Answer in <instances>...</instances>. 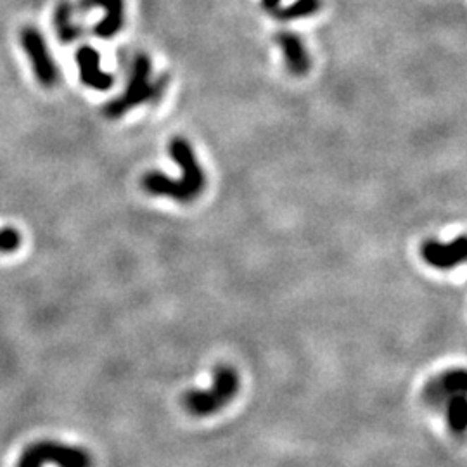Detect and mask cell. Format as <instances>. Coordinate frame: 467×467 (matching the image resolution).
I'll use <instances>...</instances> for the list:
<instances>
[{
	"label": "cell",
	"instance_id": "6da1fadb",
	"mask_svg": "<svg viewBox=\"0 0 467 467\" xmlns=\"http://www.w3.org/2000/svg\"><path fill=\"white\" fill-rule=\"evenodd\" d=\"M170 156L182 170V177L170 178L159 171H151L142 177V189L151 196L171 198L177 202H193L201 196L206 186V175L199 166L193 147L182 137H175L170 142Z\"/></svg>",
	"mask_w": 467,
	"mask_h": 467
},
{
	"label": "cell",
	"instance_id": "7a4b0ae2",
	"mask_svg": "<svg viewBox=\"0 0 467 467\" xmlns=\"http://www.w3.org/2000/svg\"><path fill=\"white\" fill-rule=\"evenodd\" d=\"M239 372L231 365H218L213 372L212 388L190 389L183 395L182 405L194 417L213 416L231 404L239 393Z\"/></svg>",
	"mask_w": 467,
	"mask_h": 467
},
{
	"label": "cell",
	"instance_id": "3957f363",
	"mask_svg": "<svg viewBox=\"0 0 467 467\" xmlns=\"http://www.w3.org/2000/svg\"><path fill=\"white\" fill-rule=\"evenodd\" d=\"M151 59L145 54H137L135 59L132 63V70H130L128 83H126V89L120 97L113 99L106 104L104 108V116L109 120H118L123 114L128 113L130 109L137 108L142 102L152 101V99L158 97L162 94V87L164 85L163 80L159 82H152L151 80Z\"/></svg>",
	"mask_w": 467,
	"mask_h": 467
},
{
	"label": "cell",
	"instance_id": "277c9868",
	"mask_svg": "<svg viewBox=\"0 0 467 467\" xmlns=\"http://www.w3.org/2000/svg\"><path fill=\"white\" fill-rule=\"evenodd\" d=\"M94 467V459L82 447L66 445L54 439H42L26 447L18 459L16 467Z\"/></svg>",
	"mask_w": 467,
	"mask_h": 467
},
{
	"label": "cell",
	"instance_id": "5b68a950",
	"mask_svg": "<svg viewBox=\"0 0 467 467\" xmlns=\"http://www.w3.org/2000/svg\"><path fill=\"white\" fill-rule=\"evenodd\" d=\"M19 42L32 63L38 83L44 87H54L59 80V68H57L54 57L49 52L47 42L40 30L35 26H25L19 33Z\"/></svg>",
	"mask_w": 467,
	"mask_h": 467
},
{
	"label": "cell",
	"instance_id": "8992f818",
	"mask_svg": "<svg viewBox=\"0 0 467 467\" xmlns=\"http://www.w3.org/2000/svg\"><path fill=\"white\" fill-rule=\"evenodd\" d=\"M420 256L427 265L439 270H450L466 262L467 258V239L459 236L449 243H439L436 239L424 241L420 246Z\"/></svg>",
	"mask_w": 467,
	"mask_h": 467
},
{
	"label": "cell",
	"instance_id": "52a82bcc",
	"mask_svg": "<svg viewBox=\"0 0 467 467\" xmlns=\"http://www.w3.org/2000/svg\"><path fill=\"white\" fill-rule=\"evenodd\" d=\"M94 7L104 11V18L94 26V35L102 40L116 37L125 23V0H78L75 11L87 13Z\"/></svg>",
	"mask_w": 467,
	"mask_h": 467
},
{
	"label": "cell",
	"instance_id": "ba28073f",
	"mask_svg": "<svg viewBox=\"0 0 467 467\" xmlns=\"http://www.w3.org/2000/svg\"><path fill=\"white\" fill-rule=\"evenodd\" d=\"M80 80L90 89L104 92L114 85V76L101 68V56L90 45H82L75 54Z\"/></svg>",
	"mask_w": 467,
	"mask_h": 467
},
{
	"label": "cell",
	"instance_id": "9c48e42d",
	"mask_svg": "<svg viewBox=\"0 0 467 467\" xmlns=\"http://www.w3.org/2000/svg\"><path fill=\"white\" fill-rule=\"evenodd\" d=\"M467 389V376L464 369H454L430 381L424 388V401L431 407L445 405V401L454 395H462Z\"/></svg>",
	"mask_w": 467,
	"mask_h": 467
},
{
	"label": "cell",
	"instance_id": "30bf717a",
	"mask_svg": "<svg viewBox=\"0 0 467 467\" xmlns=\"http://www.w3.org/2000/svg\"><path fill=\"white\" fill-rule=\"evenodd\" d=\"M279 47H281L282 56H284L286 68H288L291 75L294 76H305L312 68V61H310L308 51L305 47V42L301 40L300 35L294 32H281L275 37Z\"/></svg>",
	"mask_w": 467,
	"mask_h": 467
},
{
	"label": "cell",
	"instance_id": "8fae6325",
	"mask_svg": "<svg viewBox=\"0 0 467 467\" xmlns=\"http://www.w3.org/2000/svg\"><path fill=\"white\" fill-rule=\"evenodd\" d=\"M75 13H76L75 6H73L70 0H61L54 9V18H52V21H54L57 37H59V40L63 42V44H71V42H75L76 38L82 37L83 33V30L73 21Z\"/></svg>",
	"mask_w": 467,
	"mask_h": 467
},
{
	"label": "cell",
	"instance_id": "7c38bea8",
	"mask_svg": "<svg viewBox=\"0 0 467 467\" xmlns=\"http://www.w3.org/2000/svg\"><path fill=\"white\" fill-rule=\"evenodd\" d=\"M447 423L455 435L462 436L466 432L467 426V398L466 393L462 395H454L445 401Z\"/></svg>",
	"mask_w": 467,
	"mask_h": 467
},
{
	"label": "cell",
	"instance_id": "4fadbf2b",
	"mask_svg": "<svg viewBox=\"0 0 467 467\" xmlns=\"http://www.w3.org/2000/svg\"><path fill=\"white\" fill-rule=\"evenodd\" d=\"M320 9V0H294L288 7H279L275 11V16L282 21H293V19H301L313 16L319 13Z\"/></svg>",
	"mask_w": 467,
	"mask_h": 467
},
{
	"label": "cell",
	"instance_id": "5bb4252c",
	"mask_svg": "<svg viewBox=\"0 0 467 467\" xmlns=\"http://www.w3.org/2000/svg\"><path fill=\"white\" fill-rule=\"evenodd\" d=\"M21 246V233L14 227H2L0 229V253L7 255V253H14Z\"/></svg>",
	"mask_w": 467,
	"mask_h": 467
},
{
	"label": "cell",
	"instance_id": "9a60e30c",
	"mask_svg": "<svg viewBox=\"0 0 467 467\" xmlns=\"http://www.w3.org/2000/svg\"><path fill=\"white\" fill-rule=\"evenodd\" d=\"M262 7L267 11V13L275 14V11L281 7V0H262Z\"/></svg>",
	"mask_w": 467,
	"mask_h": 467
}]
</instances>
